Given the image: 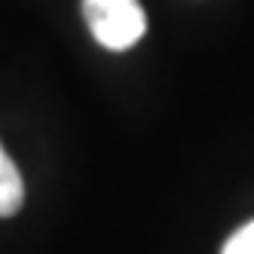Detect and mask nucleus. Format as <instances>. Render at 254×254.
<instances>
[{"label": "nucleus", "instance_id": "nucleus-1", "mask_svg": "<svg viewBox=\"0 0 254 254\" xmlns=\"http://www.w3.org/2000/svg\"><path fill=\"white\" fill-rule=\"evenodd\" d=\"M83 15L92 37L111 52L132 49L147 31V15L138 0H83Z\"/></svg>", "mask_w": 254, "mask_h": 254}, {"label": "nucleus", "instance_id": "nucleus-2", "mask_svg": "<svg viewBox=\"0 0 254 254\" xmlns=\"http://www.w3.org/2000/svg\"><path fill=\"white\" fill-rule=\"evenodd\" d=\"M25 202V184L22 175L15 169V162L9 159V153L0 144V217H9L22 208Z\"/></svg>", "mask_w": 254, "mask_h": 254}, {"label": "nucleus", "instance_id": "nucleus-3", "mask_svg": "<svg viewBox=\"0 0 254 254\" xmlns=\"http://www.w3.org/2000/svg\"><path fill=\"white\" fill-rule=\"evenodd\" d=\"M221 254H254V221L245 224L242 230H236Z\"/></svg>", "mask_w": 254, "mask_h": 254}]
</instances>
